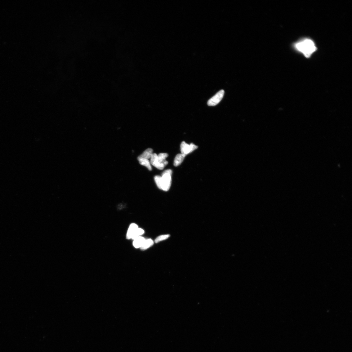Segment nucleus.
<instances>
[{"label": "nucleus", "instance_id": "f257e3e1", "mask_svg": "<svg viewBox=\"0 0 352 352\" xmlns=\"http://www.w3.org/2000/svg\"><path fill=\"white\" fill-rule=\"evenodd\" d=\"M295 48L298 52L306 57L309 58L317 50L315 44L310 39L305 38L298 41L295 44Z\"/></svg>", "mask_w": 352, "mask_h": 352}, {"label": "nucleus", "instance_id": "f03ea898", "mask_svg": "<svg viewBox=\"0 0 352 352\" xmlns=\"http://www.w3.org/2000/svg\"><path fill=\"white\" fill-rule=\"evenodd\" d=\"M172 171L170 169L165 171L162 176H155L154 180L158 188L164 191H168L170 188L172 182Z\"/></svg>", "mask_w": 352, "mask_h": 352}, {"label": "nucleus", "instance_id": "7ed1b4c3", "mask_svg": "<svg viewBox=\"0 0 352 352\" xmlns=\"http://www.w3.org/2000/svg\"><path fill=\"white\" fill-rule=\"evenodd\" d=\"M198 148V146L194 144L191 143L189 145L184 141L182 142L180 145L181 154L186 156V155L192 152Z\"/></svg>", "mask_w": 352, "mask_h": 352}, {"label": "nucleus", "instance_id": "20e7f679", "mask_svg": "<svg viewBox=\"0 0 352 352\" xmlns=\"http://www.w3.org/2000/svg\"><path fill=\"white\" fill-rule=\"evenodd\" d=\"M224 93V90L218 92L215 96L209 100L207 102L208 105L209 106H215L219 104L223 98Z\"/></svg>", "mask_w": 352, "mask_h": 352}, {"label": "nucleus", "instance_id": "39448f33", "mask_svg": "<svg viewBox=\"0 0 352 352\" xmlns=\"http://www.w3.org/2000/svg\"><path fill=\"white\" fill-rule=\"evenodd\" d=\"M150 159L151 164L159 170H162L166 166L163 164L159 162L158 155L156 154L153 153Z\"/></svg>", "mask_w": 352, "mask_h": 352}, {"label": "nucleus", "instance_id": "423d86ee", "mask_svg": "<svg viewBox=\"0 0 352 352\" xmlns=\"http://www.w3.org/2000/svg\"><path fill=\"white\" fill-rule=\"evenodd\" d=\"M138 160L141 165L146 167L149 171L152 170V166H151V164L149 159L138 156Z\"/></svg>", "mask_w": 352, "mask_h": 352}, {"label": "nucleus", "instance_id": "0eeeda50", "mask_svg": "<svg viewBox=\"0 0 352 352\" xmlns=\"http://www.w3.org/2000/svg\"><path fill=\"white\" fill-rule=\"evenodd\" d=\"M138 228V225L135 224H131L129 227L126 235L128 239H131L132 236L136 230Z\"/></svg>", "mask_w": 352, "mask_h": 352}, {"label": "nucleus", "instance_id": "6e6552de", "mask_svg": "<svg viewBox=\"0 0 352 352\" xmlns=\"http://www.w3.org/2000/svg\"><path fill=\"white\" fill-rule=\"evenodd\" d=\"M145 239L143 237H140L134 240L133 242V245L136 248H141L143 245Z\"/></svg>", "mask_w": 352, "mask_h": 352}, {"label": "nucleus", "instance_id": "1a4fd4ad", "mask_svg": "<svg viewBox=\"0 0 352 352\" xmlns=\"http://www.w3.org/2000/svg\"><path fill=\"white\" fill-rule=\"evenodd\" d=\"M185 157V155L181 153L177 154L174 161V166L176 167L180 165L183 162Z\"/></svg>", "mask_w": 352, "mask_h": 352}, {"label": "nucleus", "instance_id": "9d476101", "mask_svg": "<svg viewBox=\"0 0 352 352\" xmlns=\"http://www.w3.org/2000/svg\"><path fill=\"white\" fill-rule=\"evenodd\" d=\"M168 154L166 153H161L158 155V159L159 162L162 163L165 166L168 164V162L166 160V159L168 157Z\"/></svg>", "mask_w": 352, "mask_h": 352}, {"label": "nucleus", "instance_id": "9b49d317", "mask_svg": "<svg viewBox=\"0 0 352 352\" xmlns=\"http://www.w3.org/2000/svg\"><path fill=\"white\" fill-rule=\"evenodd\" d=\"M153 149L149 148L145 150L143 153L139 156V157L149 159L152 156L153 154Z\"/></svg>", "mask_w": 352, "mask_h": 352}, {"label": "nucleus", "instance_id": "f8f14e48", "mask_svg": "<svg viewBox=\"0 0 352 352\" xmlns=\"http://www.w3.org/2000/svg\"><path fill=\"white\" fill-rule=\"evenodd\" d=\"M154 243L153 241L151 239H145L142 247L140 248L142 250L144 251L148 249L153 245Z\"/></svg>", "mask_w": 352, "mask_h": 352}, {"label": "nucleus", "instance_id": "ddd939ff", "mask_svg": "<svg viewBox=\"0 0 352 352\" xmlns=\"http://www.w3.org/2000/svg\"><path fill=\"white\" fill-rule=\"evenodd\" d=\"M144 231L141 228H138L132 235L131 239L134 240L135 238L141 237V235L144 233Z\"/></svg>", "mask_w": 352, "mask_h": 352}, {"label": "nucleus", "instance_id": "4468645a", "mask_svg": "<svg viewBox=\"0 0 352 352\" xmlns=\"http://www.w3.org/2000/svg\"><path fill=\"white\" fill-rule=\"evenodd\" d=\"M170 237L169 234L162 235L159 236L155 240V243H158L162 241L167 239Z\"/></svg>", "mask_w": 352, "mask_h": 352}]
</instances>
